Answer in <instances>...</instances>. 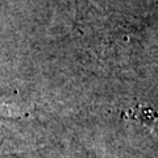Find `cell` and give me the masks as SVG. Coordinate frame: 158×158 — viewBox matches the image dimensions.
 Returning <instances> with one entry per match:
<instances>
[{
  "instance_id": "obj_1",
  "label": "cell",
  "mask_w": 158,
  "mask_h": 158,
  "mask_svg": "<svg viewBox=\"0 0 158 158\" xmlns=\"http://www.w3.org/2000/svg\"><path fill=\"white\" fill-rule=\"evenodd\" d=\"M24 111L21 108H19L16 106H12L9 103L0 102V116H6V117H15V116H21Z\"/></svg>"
}]
</instances>
